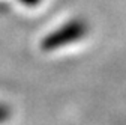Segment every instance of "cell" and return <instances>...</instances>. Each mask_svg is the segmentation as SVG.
Instances as JSON below:
<instances>
[{
  "instance_id": "6da1fadb",
  "label": "cell",
  "mask_w": 126,
  "mask_h": 125,
  "mask_svg": "<svg viewBox=\"0 0 126 125\" xmlns=\"http://www.w3.org/2000/svg\"><path fill=\"white\" fill-rule=\"evenodd\" d=\"M5 116H6V112L3 110V108H0V121H2V119H3Z\"/></svg>"
}]
</instances>
